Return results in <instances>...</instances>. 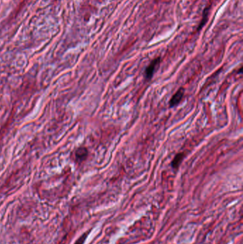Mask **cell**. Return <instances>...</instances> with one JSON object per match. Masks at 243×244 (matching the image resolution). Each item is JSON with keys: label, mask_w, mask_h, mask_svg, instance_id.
<instances>
[{"label": "cell", "mask_w": 243, "mask_h": 244, "mask_svg": "<svg viewBox=\"0 0 243 244\" xmlns=\"http://www.w3.org/2000/svg\"><path fill=\"white\" fill-rule=\"evenodd\" d=\"M160 63H161V58L158 57V58H155V59L153 60L148 66L146 68L143 75H144V78L146 80H150V79H152L155 70L159 66Z\"/></svg>", "instance_id": "1"}, {"label": "cell", "mask_w": 243, "mask_h": 244, "mask_svg": "<svg viewBox=\"0 0 243 244\" xmlns=\"http://www.w3.org/2000/svg\"><path fill=\"white\" fill-rule=\"evenodd\" d=\"M185 89L183 88V87H181V88L179 89L175 93L174 95L171 97V99H170V101H169V106H170V108H172L177 106V105L180 103V101H181L182 99H183Z\"/></svg>", "instance_id": "2"}, {"label": "cell", "mask_w": 243, "mask_h": 244, "mask_svg": "<svg viewBox=\"0 0 243 244\" xmlns=\"http://www.w3.org/2000/svg\"><path fill=\"white\" fill-rule=\"evenodd\" d=\"M88 154V149L85 147H79L75 151V159L78 162H82L87 158Z\"/></svg>", "instance_id": "3"}, {"label": "cell", "mask_w": 243, "mask_h": 244, "mask_svg": "<svg viewBox=\"0 0 243 244\" xmlns=\"http://www.w3.org/2000/svg\"><path fill=\"white\" fill-rule=\"evenodd\" d=\"M183 158H184V153H178L175 156L171 162V166L173 168H178L181 164L182 161H183Z\"/></svg>", "instance_id": "4"}, {"label": "cell", "mask_w": 243, "mask_h": 244, "mask_svg": "<svg viewBox=\"0 0 243 244\" xmlns=\"http://www.w3.org/2000/svg\"><path fill=\"white\" fill-rule=\"evenodd\" d=\"M88 232H86V233H84V234L82 235V236H81V237L78 238V240L76 241V243L74 244H84V241H85V240L86 239L87 236H88Z\"/></svg>", "instance_id": "5"}, {"label": "cell", "mask_w": 243, "mask_h": 244, "mask_svg": "<svg viewBox=\"0 0 243 244\" xmlns=\"http://www.w3.org/2000/svg\"><path fill=\"white\" fill-rule=\"evenodd\" d=\"M207 16H208V11H207V9H206L205 11H204V13H203V19L202 22H201L200 25L199 29H200L201 27H202V26H203L204 24H205V22H207Z\"/></svg>", "instance_id": "6"}]
</instances>
